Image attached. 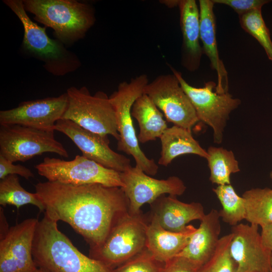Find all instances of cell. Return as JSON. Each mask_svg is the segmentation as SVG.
Wrapping results in <instances>:
<instances>
[{"mask_svg": "<svg viewBox=\"0 0 272 272\" xmlns=\"http://www.w3.org/2000/svg\"><path fill=\"white\" fill-rule=\"evenodd\" d=\"M34 187L44 205V214L67 223L90 248L101 245L118 220L129 212V201L122 187L48 181Z\"/></svg>", "mask_w": 272, "mask_h": 272, "instance_id": "obj_1", "label": "cell"}, {"mask_svg": "<svg viewBox=\"0 0 272 272\" xmlns=\"http://www.w3.org/2000/svg\"><path fill=\"white\" fill-rule=\"evenodd\" d=\"M38 268L47 272H112L99 260L80 252L46 215L39 221L33 245Z\"/></svg>", "mask_w": 272, "mask_h": 272, "instance_id": "obj_2", "label": "cell"}, {"mask_svg": "<svg viewBox=\"0 0 272 272\" xmlns=\"http://www.w3.org/2000/svg\"><path fill=\"white\" fill-rule=\"evenodd\" d=\"M26 12L34 20L53 30L55 38L65 46L83 39L95 22L90 4L75 0H23Z\"/></svg>", "mask_w": 272, "mask_h": 272, "instance_id": "obj_3", "label": "cell"}, {"mask_svg": "<svg viewBox=\"0 0 272 272\" xmlns=\"http://www.w3.org/2000/svg\"><path fill=\"white\" fill-rule=\"evenodd\" d=\"M17 16L24 28L22 50L41 61L45 69L55 76L73 72L81 65L78 56L69 50L58 40L51 39L42 27L33 21L26 13L23 0H4Z\"/></svg>", "mask_w": 272, "mask_h": 272, "instance_id": "obj_4", "label": "cell"}, {"mask_svg": "<svg viewBox=\"0 0 272 272\" xmlns=\"http://www.w3.org/2000/svg\"><path fill=\"white\" fill-rule=\"evenodd\" d=\"M149 80L146 75L119 84L117 90L109 97L115 111L117 129L119 135L117 150L133 157L135 166L150 176L155 175L158 166L141 150L131 118V110L135 100L142 94Z\"/></svg>", "mask_w": 272, "mask_h": 272, "instance_id": "obj_5", "label": "cell"}, {"mask_svg": "<svg viewBox=\"0 0 272 272\" xmlns=\"http://www.w3.org/2000/svg\"><path fill=\"white\" fill-rule=\"evenodd\" d=\"M149 223L142 212L133 214L129 211L118 220L101 245L90 248L89 256L113 269L146 248Z\"/></svg>", "mask_w": 272, "mask_h": 272, "instance_id": "obj_6", "label": "cell"}, {"mask_svg": "<svg viewBox=\"0 0 272 272\" xmlns=\"http://www.w3.org/2000/svg\"><path fill=\"white\" fill-rule=\"evenodd\" d=\"M66 93L68 105L61 119L70 120L95 133L111 135L119 140L115 111L104 92L98 91L92 95L83 86L71 87Z\"/></svg>", "mask_w": 272, "mask_h": 272, "instance_id": "obj_7", "label": "cell"}, {"mask_svg": "<svg viewBox=\"0 0 272 272\" xmlns=\"http://www.w3.org/2000/svg\"><path fill=\"white\" fill-rule=\"evenodd\" d=\"M38 173L50 182L73 185L101 184L112 187L124 186L120 172L107 168L83 155L70 161L45 157L35 166Z\"/></svg>", "mask_w": 272, "mask_h": 272, "instance_id": "obj_8", "label": "cell"}, {"mask_svg": "<svg viewBox=\"0 0 272 272\" xmlns=\"http://www.w3.org/2000/svg\"><path fill=\"white\" fill-rule=\"evenodd\" d=\"M170 67L189 97L199 121L212 128L214 143H222L230 114L240 105L241 100L233 98L229 92H216L217 84L213 81L205 83L201 88L192 86L183 79L180 72Z\"/></svg>", "mask_w": 272, "mask_h": 272, "instance_id": "obj_9", "label": "cell"}, {"mask_svg": "<svg viewBox=\"0 0 272 272\" xmlns=\"http://www.w3.org/2000/svg\"><path fill=\"white\" fill-rule=\"evenodd\" d=\"M54 131L18 124L1 125L0 155L13 163L25 162L45 153L68 158L67 150L55 139Z\"/></svg>", "mask_w": 272, "mask_h": 272, "instance_id": "obj_10", "label": "cell"}, {"mask_svg": "<svg viewBox=\"0 0 272 272\" xmlns=\"http://www.w3.org/2000/svg\"><path fill=\"white\" fill-rule=\"evenodd\" d=\"M146 94L174 125L191 130L199 121L195 109L175 75H161L145 87Z\"/></svg>", "mask_w": 272, "mask_h": 272, "instance_id": "obj_11", "label": "cell"}, {"mask_svg": "<svg viewBox=\"0 0 272 272\" xmlns=\"http://www.w3.org/2000/svg\"><path fill=\"white\" fill-rule=\"evenodd\" d=\"M120 175L124 185L122 188L129 201V211L133 214L141 213L144 204L151 205L162 195L179 196L186 189L183 181L177 176L157 179L137 166L130 167Z\"/></svg>", "mask_w": 272, "mask_h": 272, "instance_id": "obj_12", "label": "cell"}, {"mask_svg": "<svg viewBox=\"0 0 272 272\" xmlns=\"http://www.w3.org/2000/svg\"><path fill=\"white\" fill-rule=\"evenodd\" d=\"M54 130L69 137L83 156L107 168L122 173L131 166L130 159L110 148L108 135L90 131L65 119L56 122Z\"/></svg>", "mask_w": 272, "mask_h": 272, "instance_id": "obj_13", "label": "cell"}, {"mask_svg": "<svg viewBox=\"0 0 272 272\" xmlns=\"http://www.w3.org/2000/svg\"><path fill=\"white\" fill-rule=\"evenodd\" d=\"M39 221L29 218L10 227L0 240V272H33L38 267L33 256Z\"/></svg>", "mask_w": 272, "mask_h": 272, "instance_id": "obj_14", "label": "cell"}, {"mask_svg": "<svg viewBox=\"0 0 272 272\" xmlns=\"http://www.w3.org/2000/svg\"><path fill=\"white\" fill-rule=\"evenodd\" d=\"M68 105L66 93L21 102L14 108L0 111V124H18L45 130H54Z\"/></svg>", "mask_w": 272, "mask_h": 272, "instance_id": "obj_15", "label": "cell"}, {"mask_svg": "<svg viewBox=\"0 0 272 272\" xmlns=\"http://www.w3.org/2000/svg\"><path fill=\"white\" fill-rule=\"evenodd\" d=\"M231 233L230 252L237 272H272V252L263 245L258 226L240 223Z\"/></svg>", "mask_w": 272, "mask_h": 272, "instance_id": "obj_16", "label": "cell"}, {"mask_svg": "<svg viewBox=\"0 0 272 272\" xmlns=\"http://www.w3.org/2000/svg\"><path fill=\"white\" fill-rule=\"evenodd\" d=\"M150 206L149 220L157 222L164 229L173 232L185 231L189 222L196 220L200 221L206 215L200 202H183L175 195H162Z\"/></svg>", "mask_w": 272, "mask_h": 272, "instance_id": "obj_17", "label": "cell"}, {"mask_svg": "<svg viewBox=\"0 0 272 272\" xmlns=\"http://www.w3.org/2000/svg\"><path fill=\"white\" fill-rule=\"evenodd\" d=\"M178 7L182 35L181 64L192 72L198 69L203 54L199 43V9L195 0H180Z\"/></svg>", "mask_w": 272, "mask_h": 272, "instance_id": "obj_18", "label": "cell"}, {"mask_svg": "<svg viewBox=\"0 0 272 272\" xmlns=\"http://www.w3.org/2000/svg\"><path fill=\"white\" fill-rule=\"evenodd\" d=\"M214 3L212 0H199L200 39L203 54L209 58L212 69L216 72L217 84L215 89L219 94L228 92V73L219 56L216 36Z\"/></svg>", "mask_w": 272, "mask_h": 272, "instance_id": "obj_19", "label": "cell"}, {"mask_svg": "<svg viewBox=\"0 0 272 272\" xmlns=\"http://www.w3.org/2000/svg\"><path fill=\"white\" fill-rule=\"evenodd\" d=\"M221 231L219 211L212 209L200 220L199 227L192 234L189 243L177 256L202 265L214 254L220 239Z\"/></svg>", "mask_w": 272, "mask_h": 272, "instance_id": "obj_20", "label": "cell"}, {"mask_svg": "<svg viewBox=\"0 0 272 272\" xmlns=\"http://www.w3.org/2000/svg\"><path fill=\"white\" fill-rule=\"evenodd\" d=\"M197 228L191 225L181 232H173L150 221L147 231L146 248L158 261L165 263L176 256L189 243Z\"/></svg>", "mask_w": 272, "mask_h": 272, "instance_id": "obj_21", "label": "cell"}, {"mask_svg": "<svg viewBox=\"0 0 272 272\" xmlns=\"http://www.w3.org/2000/svg\"><path fill=\"white\" fill-rule=\"evenodd\" d=\"M160 157L158 164L167 166L176 157L187 154L207 158V152L192 136L191 130L173 125L160 138Z\"/></svg>", "mask_w": 272, "mask_h": 272, "instance_id": "obj_22", "label": "cell"}, {"mask_svg": "<svg viewBox=\"0 0 272 272\" xmlns=\"http://www.w3.org/2000/svg\"><path fill=\"white\" fill-rule=\"evenodd\" d=\"M131 114L138 122L139 143L145 144L160 138L168 127L162 112L145 94L135 100Z\"/></svg>", "mask_w": 272, "mask_h": 272, "instance_id": "obj_23", "label": "cell"}, {"mask_svg": "<svg viewBox=\"0 0 272 272\" xmlns=\"http://www.w3.org/2000/svg\"><path fill=\"white\" fill-rule=\"evenodd\" d=\"M245 201V220L261 227L272 223V188H253L242 196Z\"/></svg>", "mask_w": 272, "mask_h": 272, "instance_id": "obj_24", "label": "cell"}, {"mask_svg": "<svg viewBox=\"0 0 272 272\" xmlns=\"http://www.w3.org/2000/svg\"><path fill=\"white\" fill-rule=\"evenodd\" d=\"M207 152L210 181L218 185L231 184V175L240 170L233 152L214 146L209 147Z\"/></svg>", "mask_w": 272, "mask_h": 272, "instance_id": "obj_25", "label": "cell"}, {"mask_svg": "<svg viewBox=\"0 0 272 272\" xmlns=\"http://www.w3.org/2000/svg\"><path fill=\"white\" fill-rule=\"evenodd\" d=\"M31 204L40 211H45L43 202L37 193L26 191L20 184L17 175H9L0 181V205H11L18 209L21 207Z\"/></svg>", "mask_w": 272, "mask_h": 272, "instance_id": "obj_26", "label": "cell"}, {"mask_svg": "<svg viewBox=\"0 0 272 272\" xmlns=\"http://www.w3.org/2000/svg\"><path fill=\"white\" fill-rule=\"evenodd\" d=\"M213 191L222 205L219 213L224 222L233 227L245 220L244 199L236 193L231 184L218 185Z\"/></svg>", "mask_w": 272, "mask_h": 272, "instance_id": "obj_27", "label": "cell"}, {"mask_svg": "<svg viewBox=\"0 0 272 272\" xmlns=\"http://www.w3.org/2000/svg\"><path fill=\"white\" fill-rule=\"evenodd\" d=\"M239 17L241 28L256 39L272 61V41L269 31L263 20L261 10H254Z\"/></svg>", "mask_w": 272, "mask_h": 272, "instance_id": "obj_28", "label": "cell"}, {"mask_svg": "<svg viewBox=\"0 0 272 272\" xmlns=\"http://www.w3.org/2000/svg\"><path fill=\"white\" fill-rule=\"evenodd\" d=\"M232 237L231 233L220 238L214 254L198 272H237V264L230 252Z\"/></svg>", "mask_w": 272, "mask_h": 272, "instance_id": "obj_29", "label": "cell"}, {"mask_svg": "<svg viewBox=\"0 0 272 272\" xmlns=\"http://www.w3.org/2000/svg\"><path fill=\"white\" fill-rule=\"evenodd\" d=\"M164 263L156 259L146 248L112 272H161Z\"/></svg>", "mask_w": 272, "mask_h": 272, "instance_id": "obj_30", "label": "cell"}, {"mask_svg": "<svg viewBox=\"0 0 272 272\" xmlns=\"http://www.w3.org/2000/svg\"><path fill=\"white\" fill-rule=\"evenodd\" d=\"M215 4L228 6L236 12L239 16L248 12L261 10L263 5L268 3L267 0H212Z\"/></svg>", "mask_w": 272, "mask_h": 272, "instance_id": "obj_31", "label": "cell"}, {"mask_svg": "<svg viewBox=\"0 0 272 272\" xmlns=\"http://www.w3.org/2000/svg\"><path fill=\"white\" fill-rule=\"evenodd\" d=\"M200 266L185 257L177 256L164 263L161 272H198Z\"/></svg>", "mask_w": 272, "mask_h": 272, "instance_id": "obj_32", "label": "cell"}, {"mask_svg": "<svg viewBox=\"0 0 272 272\" xmlns=\"http://www.w3.org/2000/svg\"><path fill=\"white\" fill-rule=\"evenodd\" d=\"M9 175H20L27 180L34 177L32 172L26 167L20 164L15 165L0 155V179Z\"/></svg>", "mask_w": 272, "mask_h": 272, "instance_id": "obj_33", "label": "cell"}, {"mask_svg": "<svg viewBox=\"0 0 272 272\" xmlns=\"http://www.w3.org/2000/svg\"><path fill=\"white\" fill-rule=\"evenodd\" d=\"M261 228L260 235L262 243L272 252V223Z\"/></svg>", "mask_w": 272, "mask_h": 272, "instance_id": "obj_34", "label": "cell"}, {"mask_svg": "<svg viewBox=\"0 0 272 272\" xmlns=\"http://www.w3.org/2000/svg\"><path fill=\"white\" fill-rule=\"evenodd\" d=\"M1 223H2V225L1 226V238L3 237L9 230V228L7 226L6 219L4 215V213L2 210H1Z\"/></svg>", "mask_w": 272, "mask_h": 272, "instance_id": "obj_35", "label": "cell"}, {"mask_svg": "<svg viewBox=\"0 0 272 272\" xmlns=\"http://www.w3.org/2000/svg\"><path fill=\"white\" fill-rule=\"evenodd\" d=\"M161 2L165 4L166 6L170 8H173L176 6H178L179 1H162Z\"/></svg>", "mask_w": 272, "mask_h": 272, "instance_id": "obj_36", "label": "cell"}, {"mask_svg": "<svg viewBox=\"0 0 272 272\" xmlns=\"http://www.w3.org/2000/svg\"><path fill=\"white\" fill-rule=\"evenodd\" d=\"M33 272H47L46 271H45L44 270H42L40 268H37L35 270H34Z\"/></svg>", "mask_w": 272, "mask_h": 272, "instance_id": "obj_37", "label": "cell"}, {"mask_svg": "<svg viewBox=\"0 0 272 272\" xmlns=\"http://www.w3.org/2000/svg\"><path fill=\"white\" fill-rule=\"evenodd\" d=\"M269 177L271 178V179L272 180V171L269 173Z\"/></svg>", "mask_w": 272, "mask_h": 272, "instance_id": "obj_38", "label": "cell"}, {"mask_svg": "<svg viewBox=\"0 0 272 272\" xmlns=\"http://www.w3.org/2000/svg\"><path fill=\"white\" fill-rule=\"evenodd\" d=\"M271 265H272V258H271Z\"/></svg>", "mask_w": 272, "mask_h": 272, "instance_id": "obj_39", "label": "cell"}]
</instances>
